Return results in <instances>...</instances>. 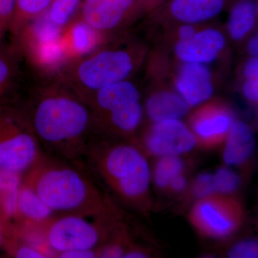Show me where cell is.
I'll return each mask as SVG.
<instances>
[{"label": "cell", "instance_id": "7c38bea8", "mask_svg": "<svg viewBox=\"0 0 258 258\" xmlns=\"http://www.w3.org/2000/svg\"><path fill=\"white\" fill-rule=\"evenodd\" d=\"M233 121L232 113L223 107H205L194 115L191 132L198 145L212 149L225 140Z\"/></svg>", "mask_w": 258, "mask_h": 258}, {"label": "cell", "instance_id": "e575fe53", "mask_svg": "<svg viewBox=\"0 0 258 258\" xmlns=\"http://www.w3.org/2000/svg\"><path fill=\"white\" fill-rule=\"evenodd\" d=\"M247 50L252 57H258V32L249 40Z\"/></svg>", "mask_w": 258, "mask_h": 258}, {"label": "cell", "instance_id": "d590c367", "mask_svg": "<svg viewBox=\"0 0 258 258\" xmlns=\"http://www.w3.org/2000/svg\"><path fill=\"white\" fill-rule=\"evenodd\" d=\"M257 18H258V2L257 3Z\"/></svg>", "mask_w": 258, "mask_h": 258}, {"label": "cell", "instance_id": "d4e9b609", "mask_svg": "<svg viewBox=\"0 0 258 258\" xmlns=\"http://www.w3.org/2000/svg\"><path fill=\"white\" fill-rule=\"evenodd\" d=\"M242 91L252 103H258V57H252L244 63Z\"/></svg>", "mask_w": 258, "mask_h": 258}, {"label": "cell", "instance_id": "836d02e7", "mask_svg": "<svg viewBox=\"0 0 258 258\" xmlns=\"http://www.w3.org/2000/svg\"><path fill=\"white\" fill-rule=\"evenodd\" d=\"M195 33H196V29L195 27L191 24L186 23L179 28L178 35H179V40H186L192 37Z\"/></svg>", "mask_w": 258, "mask_h": 258}, {"label": "cell", "instance_id": "3957f363", "mask_svg": "<svg viewBox=\"0 0 258 258\" xmlns=\"http://www.w3.org/2000/svg\"><path fill=\"white\" fill-rule=\"evenodd\" d=\"M82 165L102 188L125 205L142 212L149 208L152 169L139 144L96 137Z\"/></svg>", "mask_w": 258, "mask_h": 258}, {"label": "cell", "instance_id": "ffe728a7", "mask_svg": "<svg viewBox=\"0 0 258 258\" xmlns=\"http://www.w3.org/2000/svg\"><path fill=\"white\" fill-rule=\"evenodd\" d=\"M257 3L254 0H240L229 17V34L232 40L240 41L252 32L257 20Z\"/></svg>", "mask_w": 258, "mask_h": 258}, {"label": "cell", "instance_id": "ba28073f", "mask_svg": "<svg viewBox=\"0 0 258 258\" xmlns=\"http://www.w3.org/2000/svg\"><path fill=\"white\" fill-rule=\"evenodd\" d=\"M43 153L28 120L18 125L7 119L0 125V171L27 172Z\"/></svg>", "mask_w": 258, "mask_h": 258}, {"label": "cell", "instance_id": "f546056e", "mask_svg": "<svg viewBox=\"0 0 258 258\" xmlns=\"http://www.w3.org/2000/svg\"><path fill=\"white\" fill-rule=\"evenodd\" d=\"M17 0H0V21H6L15 15Z\"/></svg>", "mask_w": 258, "mask_h": 258}, {"label": "cell", "instance_id": "83f0119b", "mask_svg": "<svg viewBox=\"0 0 258 258\" xmlns=\"http://www.w3.org/2000/svg\"><path fill=\"white\" fill-rule=\"evenodd\" d=\"M230 258H258V240H245L237 242L227 252Z\"/></svg>", "mask_w": 258, "mask_h": 258}, {"label": "cell", "instance_id": "277c9868", "mask_svg": "<svg viewBox=\"0 0 258 258\" xmlns=\"http://www.w3.org/2000/svg\"><path fill=\"white\" fill-rule=\"evenodd\" d=\"M132 49L110 46L105 42L89 55L69 62L55 79L86 101L101 88L127 80L137 64Z\"/></svg>", "mask_w": 258, "mask_h": 258}, {"label": "cell", "instance_id": "30bf717a", "mask_svg": "<svg viewBox=\"0 0 258 258\" xmlns=\"http://www.w3.org/2000/svg\"><path fill=\"white\" fill-rule=\"evenodd\" d=\"M139 145L153 157L181 156L198 146L193 132L179 119L155 122L146 131Z\"/></svg>", "mask_w": 258, "mask_h": 258}, {"label": "cell", "instance_id": "4fadbf2b", "mask_svg": "<svg viewBox=\"0 0 258 258\" xmlns=\"http://www.w3.org/2000/svg\"><path fill=\"white\" fill-rule=\"evenodd\" d=\"M225 45L222 32L206 29L196 32L186 40H179L175 47L176 55L185 62L208 63L215 60Z\"/></svg>", "mask_w": 258, "mask_h": 258}, {"label": "cell", "instance_id": "ac0fdd59", "mask_svg": "<svg viewBox=\"0 0 258 258\" xmlns=\"http://www.w3.org/2000/svg\"><path fill=\"white\" fill-rule=\"evenodd\" d=\"M225 0H173L171 13L185 23H197L214 18L221 12Z\"/></svg>", "mask_w": 258, "mask_h": 258}, {"label": "cell", "instance_id": "6da1fadb", "mask_svg": "<svg viewBox=\"0 0 258 258\" xmlns=\"http://www.w3.org/2000/svg\"><path fill=\"white\" fill-rule=\"evenodd\" d=\"M28 120L44 152L77 164L96 137L87 102L57 79L39 86Z\"/></svg>", "mask_w": 258, "mask_h": 258}, {"label": "cell", "instance_id": "8992f818", "mask_svg": "<svg viewBox=\"0 0 258 258\" xmlns=\"http://www.w3.org/2000/svg\"><path fill=\"white\" fill-rule=\"evenodd\" d=\"M57 214L43 225L44 234L54 257L70 251L97 249L120 225L118 212L96 217L75 214Z\"/></svg>", "mask_w": 258, "mask_h": 258}, {"label": "cell", "instance_id": "4dcf8cb0", "mask_svg": "<svg viewBox=\"0 0 258 258\" xmlns=\"http://www.w3.org/2000/svg\"><path fill=\"white\" fill-rule=\"evenodd\" d=\"M56 257L61 258H96L98 257L97 249L70 251L57 254Z\"/></svg>", "mask_w": 258, "mask_h": 258}, {"label": "cell", "instance_id": "8fae6325", "mask_svg": "<svg viewBox=\"0 0 258 258\" xmlns=\"http://www.w3.org/2000/svg\"><path fill=\"white\" fill-rule=\"evenodd\" d=\"M136 0H83L79 18L104 35L120 27Z\"/></svg>", "mask_w": 258, "mask_h": 258}, {"label": "cell", "instance_id": "44dd1931", "mask_svg": "<svg viewBox=\"0 0 258 258\" xmlns=\"http://www.w3.org/2000/svg\"><path fill=\"white\" fill-rule=\"evenodd\" d=\"M184 161L179 156L159 157L152 171V179L157 188L165 189L172 179L184 174Z\"/></svg>", "mask_w": 258, "mask_h": 258}, {"label": "cell", "instance_id": "e0dca14e", "mask_svg": "<svg viewBox=\"0 0 258 258\" xmlns=\"http://www.w3.org/2000/svg\"><path fill=\"white\" fill-rule=\"evenodd\" d=\"M189 105L177 93L163 91L153 93L146 103V112L149 119L155 122L179 119L189 111Z\"/></svg>", "mask_w": 258, "mask_h": 258}, {"label": "cell", "instance_id": "5bb4252c", "mask_svg": "<svg viewBox=\"0 0 258 258\" xmlns=\"http://www.w3.org/2000/svg\"><path fill=\"white\" fill-rule=\"evenodd\" d=\"M176 87L189 106L208 101L214 91L210 71L205 64L197 62H186L181 68L176 77Z\"/></svg>", "mask_w": 258, "mask_h": 258}, {"label": "cell", "instance_id": "1f68e13d", "mask_svg": "<svg viewBox=\"0 0 258 258\" xmlns=\"http://www.w3.org/2000/svg\"><path fill=\"white\" fill-rule=\"evenodd\" d=\"M11 76V67L5 59L0 57V89L8 83Z\"/></svg>", "mask_w": 258, "mask_h": 258}, {"label": "cell", "instance_id": "52a82bcc", "mask_svg": "<svg viewBox=\"0 0 258 258\" xmlns=\"http://www.w3.org/2000/svg\"><path fill=\"white\" fill-rule=\"evenodd\" d=\"M24 29L30 56L38 74L55 79L70 62L63 30L52 23L47 11Z\"/></svg>", "mask_w": 258, "mask_h": 258}, {"label": "cell", "instance_id": "d6a6232c", "mask_svg": "<svg viewBox=\"0 0 258 258\" xmlns=\"http://www.w3.org/2000/svg\"><path fill=\"white\" fill-rule=\"evenodd\" d=\"M187 186V179L184 174L176 176L169 184V188L173 192L179 193L184 191Z\"/></svg>", "mask_w": 258, "mask_h": 258}, {"label": "cell", "instance_id": "5b68a950", "mask_svg": "<svg viewBox=\"0 0 258 258\" xmlns=\"http://www.w3.org/2000/svg\"><path fill=\"white\" fill-rule=\"evenodd\" d=\"M86 102L92 112L96 136L132 138L143 118L138 87L128 80L101 88Z\"/></svg>", "mask_w": 258, "mask_h": 258}, {"label": "cell", "instance_id": "f1b7e54d", "mask_svg": "<svg viewBox=\"0 0 258 258\" xmlns=\"http://www.w3.org/2000/svg\"><path fill=\"white\" fill-rule=\"evenodd\" d=\"M15 256L18 258H45L48 257L47 254L42 252L40 249L32 247L26 243L22 244L15 249Z\"/></svg>", "mask_w": 258, "mask_h": 258}, {"label": "cell", "instance_id": "603a6c76", "mask_svg": "<svg viewBox=\"0 0 258 258\" xmlns=\"http://www.w3.org/2000/svg\"><path fill=\"white\" fill-rule=\"evenodd\" d=\"M83 0H52L47 10L49 18L56 26L64 30L79 18Z\"/></svg>", "mask_w": 258, "mask_h": 258}, {"label": "cell", "instance_id": "8d00e7d4", "mask_svg": "<svg viewBox=\"0 0 258 258\" xmlns=\"http://www.w3.org/2000/svg\"><path fill=\"white\" fill-rule=\"evenodd\" d=\"M2 240V236H1V232H0V242H1Z\"/></svg>", "mask_w": 258, "mask_h": 258}, {"label": "cell", "instance_id": "9a60e30c", "mask_svg": "<svg viewBox=\"0 0 258 258\" xmlns=\"http://www.w3.org/2000/svg\"><path fill=\"white\" fill-rule=\"evenodd\" d=\"M62 38L70 62L89 55L106 42V36L76 18L62 32Z\"/></svg>", "mask_w": 258, "mask_h": 258}, {"label": "cell", "instance_id": "2e32d148", "mask_svg": "<svg viewBox=\"0 0 258 258\" xmlns=\"http://www.w3.org/2000/svg\"><path fill=\"white\" fill-rule=\"evenodd\" d=\"M254 147L255 138L251 127L242 120H234L225 139L222 159L227 165H241L252 156Z\"/></svg>", "mask_w": 258, "mask_h": 258}, {"label": "cell", "instance_id": "9c48e42d", "mask_svg": "<svg viewBox=\"0 0 258 258\" xmlns=\"http://www.w3.org/2000/svg\"><path fill=\"white\" fill-rule=\"evenodd\" d=\"M189 217L195 230L209 238H227L238 226L237 208L228 195L214 194L199 199Z\"/></svg>", "mask_w": 258, "mask_h": 258}, {"label": "cell", "instance_id": "484cf974", "mask_svg": "<svg viewBox=\"0 0 258 258\" xmlns=\"http://www.w3.org/2000/svg\"><path fill=\"white\" fill-rule=\"evenodd\" d=\"M213 181L215 193L230 195L237 190L240 179L235 171L222 166L213 173Z\"/></svg>", "mask_w": 258, "mask_h": 258}, {"label": "cell", "instance_id": "7a4b0ae2", "mask_svg": "<svg viewBox=\"0 0 258 258\" xmlns=\"http://www.w3.org/2000/svg\"><path fill=\"white\" fill-rule=\"evenodd\" d=\"M27 172L25 184L56 214L94 218L117 211L108 195L82 164L44 152Z\"/></svg>", "mask_w": 258, "mask_h": 258}, {"label": "cell", "instance_id": "cb8c5ba5", "mask_svg": "<svg viewBox=\"0 0 258 258\" xmlns=\"http://www.w3.org/2000/svg\"><path fill=\"white\" fill-rule=\"evenodd\" d=\"M52 2V0H17L15 15L18 23L25 28L28 24L46 13Z\"/></svg>", "mask_w": 258, "mask_h": 258}, {"label": "cell", "instance_id": "d6986e66", "mask_svg": "<svg viewBox=\"0 0 258 258\" xmlns=\"http://www.w3.org/2000/svg\"><path fill=\"white\" fill-rule=\"evenodd\" d=\"M17 213L32 225L45 224L56 215L36 192L26 184L21 186L19 191Z\"/></svg>", "mask_w": 258, "mask_h": 258}, {"label": "cell", "instance_id": "4316f807", "mask_svg": "<svg viewBox=\"0 0 258 258\" xmlns=\"http://www.w3.org/2000/svg\"><path fill=\"white\" fill-rule=\"evenodd\" d=\"M192 191L195 198L202 199L215 193L213 173L203 172L199 174L194 181Z\"/></svg>", "mask_w": 258, "mask_h": 258}, {"label": "cell", "instance_id": "7402d4cb", "mask_svg": "<svg viewBox=\"0 0 258 258\" xmlns=\"http://www.w3.org/2000/svg\"><path fill=\"white\" fill-rule=\"evenodd\" d=\"M21 176L17 173L0 171V204L7 216L17 214Z\"/></svg>", "mask_w": 258, "mask_h": 258}]
</instances>
